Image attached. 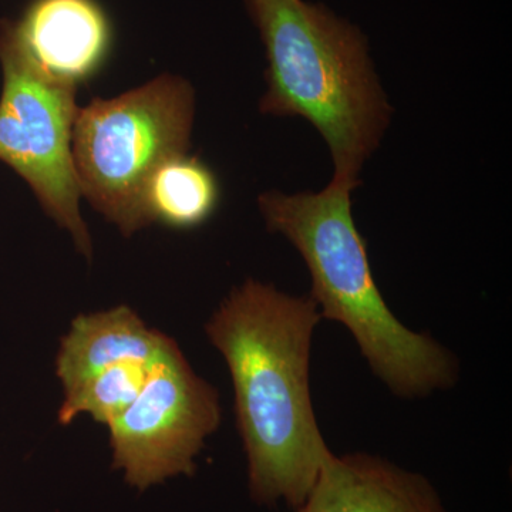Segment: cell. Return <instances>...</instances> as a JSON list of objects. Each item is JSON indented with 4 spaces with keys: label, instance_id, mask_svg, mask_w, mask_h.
Here are the masks:
<instances>
[{
    "label": "cell",
    "instance_id": "obj_1",
    "mask_svg": "<svg viewBox=\"0 0 512 512\" xmlns=\"http://www.w3.org/2000/svg\"><path fill=\"white\" fill-rule=\"evenodd\" d=\"M320 320L311 295H288L249 279L205 326L231 373L256 504L298 510L335 456L320 433L309 386Z\"/></svg>",
    "mask_w": 512,
    "mask_h": 512
},
{
    "label": "cell",
    "instance_id": "obj_2",
    "mask_svg": "<svg viewBox=\"0 0 512 512\" xmlns=\"http://www.w3.org/2000/svg\"><path fill=\"white\" fill-rule=\"evenodd\" d=\"M265 47L266 93L259 111L302 117L328 144L333 183L356 188L380 146L392 107L362 30L306 0H244Z\"/></svg>",
    "mask_w": 512,
    "mask_h": 512
},
{
    "label": "cell",
    "instance_id": "obj_3",
    "mask_svg": "<svg viewBox=\"0 0 512 512\" xmlns=\"http://www.w3.org/2000/svg\"><path fill=\"white\" fill-rule=\"evenodd\" d=\"M353 190L330 181L316 194L264 192L258 205L269 231L284 235L305 259L322 319L352 333L370 369L392 393L420 399L448 389L458 376L454 357L429 335L406 328L377 288L365 239L353 220Z\"/></svg>",
    "mask_w": 512,
    "mask_h": 512
},
{
    "label": "cell",
    "instance_id": "obj_4",
    "mask_svg": "<svg viewBox=\"0 0 512 512\" xmlns=\"http://www.w3.org/2000/svg\"><path fill=\"white\" fill-rule=\"evenodd\" d=\"M194 109L191 84L170 74L80 107L72 141L80 192L124 237L151 224L146 185L158 165L187 153Z\"/></svg>",
    "mask_w": 512,
    "mask_h": 512
},
{
    "label": "cell",
    "instance_id": "obj_5",
    "mask_svg": "<svg viewBox=\"0 0 512 512\" xmlns=\"http://www.w3.org/2000/svg\"><path fill=\"white\" fill-rule=\"evenodd\" d=\"M0 64V161L30 185L46 214L92 259L72 151L77 84L43 69L9 20L0 22Z\"/></svg>",
    "mask_w": 512,
    "mask_h": 512
},
{
    "label": "cell",
    "instance_id": "obj_6",
    "mask_svg": "<svg viewBox=\"0 0 512 512\" xmlns=\"http://www.w3.org/2000/svg\"><path fill=\"white\" fill-rule=\"evenodd\" d=\"M221 424L217 390L180 349L158 362L133 403L111 421L114 467L138 490L194 473V458Z\"/></svg>",
    "mask_w": 512,
    "mask_h": 512
},
{
    "label": "cell",
    "instance_id": "obj_7",
    "mask_svg": "<svg viewBox=\"0 0 512 512\" xmlns=\"http://www.w3.org/2000/svg\"><path fill=\"white\" fill-rule=\"evenodd\" d=\"M295 512H447L426 477L386 458L333 456Z\"/></svg>",
    "mask_w": 512,
    "mask_h": 512
},
{
    "label": "cell",
    "instance_id": "obj_8",
    "mask_svg": "<svg viewBox=\"0 0 512 512\" xmlns=\"http://www.w3.org/2000/svg\"><path fill=\"white\" fill-rule=\"evenodd\" d=\"M15 29L43 69L76 84L109 55L110 22L96 0H33Z\"/></svg>",
    "mask_w": 512,
    "mask_h": 512
},
{
    "label": "cell",
    "instance_id": "obj_9",
    "mask_svg": "<svg viewBox=\"0 0 512 512\" xmlns=\"http://www.w3.org/2000/svg\"><path fill=\"white\" fill-rule=\"evenodd\" d=\"M177 349L173 339L148 328L133 309L117 306L73 320L60 343L56 373L67 393L110 367L156 365Z\"/></svg>",
    "mask_w": 512,
    "mask_h": 512
},
{
    "label": "cell",
    "instance_id": "obj_10",
    "mask_svg": "<svg viewBox=\"0 0 512 512\" xmlns=\"http://www.w3.org/2000/svg\"><path fill=\"white\" fill-rule=\"evenodd\" d=\"M220 202V184L200 158L175 154L158 165L144 191L148 220L191 229L210 220Z\"/></svg>",
    "mask_w": 512,
    "mask_h": 512
},
{
    "label": "cell",
    "instance_id": "obj_11",
    "mask_svg": "<svg viewBox=\"0 0 512 512\" xmlns=\"http://www.w3.org/2000/svg\"><path fill=\"white\" fill-rule=\"evenodd\" d=\"M156 365L124 363L90 377L72 392L64 393L59 423L70 424L79 414L87 413L109 427L136 400Z\"/></svg>",
    "mask_w": 512,
    "mask_h": 512
}]
</instances>
